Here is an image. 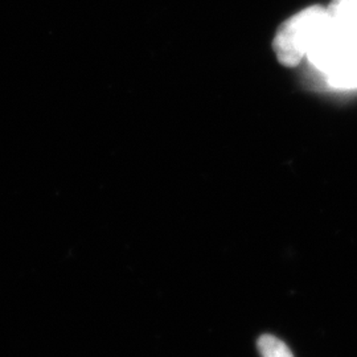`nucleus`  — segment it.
<instances>
[{"label": "nucleus", "mask_w": 357, "mask_h": 357, "mask_svg": "<svg viewBox=\"0 0 357 357\" xmlns=\"http://www.w3.org/2000/svg\"><path fill=\"white\" fill-rule=\"evenodd\" d=\"M327 10L331 17V33L342 56L337 69L332 72L335 73L357 59V0H333Z\"/></svg>", "instance_id": "2"}, {"label": "nucleus", "mask_w": 357, "mask_h": 357, "mask_svg": "<svg viewBox=\"0 0 357 357\" xmlns=\"http://www.w3.org/2000/svg\"><path fill=\"white\" fill-rule=\"evenodd\" d=\"M330 13L312 6L287 19L274 38V51L281 64L295 66L307 56L314 43L330 26Z\"/></svg>", "instance_id": "1"}, {"label": "nucleus", "mask_w": 357, "mask_h": 357, "mask_svg": "<svg viewBox=\"0 0 357 357\" xmlns=\"http://www.w3.org/2000/svg\"><path fill=\"white\" fill-rule=\"evenodd\" d=\"M258 351L262 357H294L290 348L271 335H264L259 337Z\"/></svg>", "instance_id": "3"}]
</instances>
